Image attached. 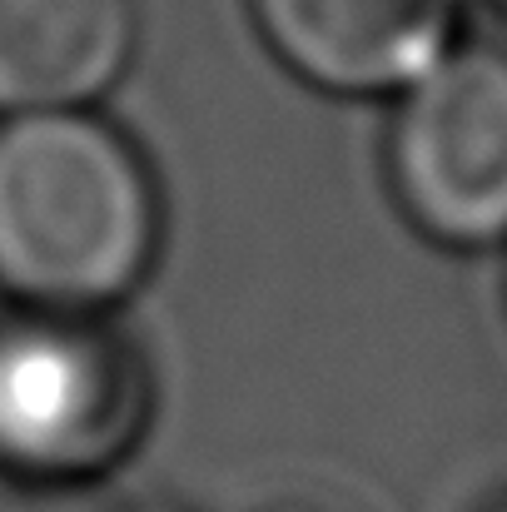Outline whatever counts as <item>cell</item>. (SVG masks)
<instances>
[{
	"label": "cell",
	"instance_id": "cell-1",
	"mask_svg": "<svg viewBox=\"0 0 507 512\" xmlns=\"http://www.w3.org/2000/svg\"><path fill=\"white\" fill-rule=\"evenodd\" d=\"M160 239L155 184L120 130L85 110L0 120V294L30 314L120 304Z\"/></svg>",
	"mask_w": 507,
	"mask_h": 512
},
{
	"label": "cell",
	"instance_id": "cell-2",
	"mask_svg": "<svg viewBox=\"0 0 507 512\" xmlns=\"http://www.w3.org/2000/svg\"><path fill=\"white\" fill-rule=\"evenodd\" d=\"M140 348L85 314L0 319V468L40 488L100 483L150 428Z\"/></svg>",
	"mask_w": 507,
	"mask_h": 512
},
{
	"label": "cell",
	"instance_id": "cell-3",
	"mask_svg": "<svg viewBox=\"0 0 507 512\" xmlns=\"http://www.w3.org/2000/svg\"><path fill=\"white\" fill-rule=\"evenodd\" d=\"M388 179L418 234L448 249L507 244V50L458 40L388 125Z\"/></svg>",
	"mask_w": 507,
	"mask_h": 512
},
{
	"label": "cell",
	"instance_id": "cell-4",
	"mask_svg": "<svg viewBox=\"0 0 507 512\" xmlns=\"http://www.w3.org/2000/svg\"><path fill=\"white\" fill-rule=\"evenodd\" d=\"M249 10L274 55L309 85L403 95L458 45L463 0H249Z\"/></svg>",
	"mask_w": 507,
	"mask_h": 512
},
{
	"label": "cell",
	"instance_id": "cell-5",
	"mask_svg": "<svg viewBox=\"0 0 507 512\" xmlns=\"http://www.w3.org/2000/svg\"><path fill=\"white\" fill-rule=\"evenodd\" d=\"M140 0H0V115L85 110L135 55Z\"/></svg>",
	"mask_w": 507,
	"mask_h": 512
},
{
	"label": "cell",
	"instance_id": "cell-6",
	"mask_svg": "<svg viewBox=\"0 0 507 512\" xmlns=\"http://www.w3.org/2000/svg\"><path fill=\"white\" fill-rule=\"evenodd\" d=\"M10 512H165L150 503L145 493H100L95 483H75V488H45L40 498H25Z\"/></svg>",
	"mask_w": 507,
	"mask_h": 512
},
{
	"label": "cell",
	"instance_id": "cell-7",
	"mask_svg": "<svg viewBox=\"0 0 507 512\" xmlns=\"http://www.w3.org/2000/svg\"><path fill=\"white\" fill-rule=\"evenodd\" d=\"M254 512H368V508H358L348 498H334V493H279V498H269L264 508Z\"/></svg>",
	"mask_w": 507,
	"mask_h": 512
},
{
	"label": "cell",
	"instance_id": "cell-8",
	"mask_svg": "<svg viewBox=\"0 0 507 512\" xmlns=\"http://www.w3.org/2000/svg\"><path fill=\"white\" fill-rule=\"evenodd\" d=\"M493 5H498V10H503V15H507V0H493Z\"/></svg>",
	"mask_w": 507,
	"mask_h": 512
},
{
	"label": "cell",
	"instance_id": "cell-9",
	"mask_svg": "<svg viewBox=\"0 0 507 512\" xmlns=\"http://www.w3.org/2000/svg\"><path fill=\"white\" fill-rule=\"evenodd\" d=\"M498 512H507V508H498Z\"/></svg>",
	"mask_w": 507,
	"mask_h": 512
}]
</instances>
